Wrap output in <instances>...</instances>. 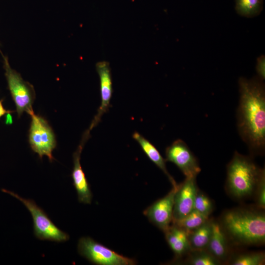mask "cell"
Here are the masks:
<instances>
[{
    "mask_svg": "<svg viewBox=\"0 0 265 265\" xmlns=\"http://www.w3.org/2000/svg\"><path fill=\"white\" fill-rule=\"evenodd\" d=\"M239 102L237 126L251 153L259 155L265 148V87L257 76L238 80Z\"/></svg>",
    "mask_w": 265,
    "mask_h": 265,
    "instance_id": "6da1fadb",
    "label": "cell"
},
{
    "mask_svg": "<svg viewBox=\"0 0 265 265\" xmlns=\"http://www.w3.org/2000/svg\"><path fill=\"white\" fill-rule=\"evenodd\" d=\"M222 221L225 230L236 242L247 245L265 242V215L262 210H231L224 213Z\"/></svg>",
    "mask_w": 265,
    "mask_h": 265,
    "instance_id": "7a4b0ae2",
    "label": "cell"
},
{
    "mask_svg": "<svg viewBox=\"0 0 265 265\" xmlns=\"http://www.w3.org/2000/svg\"><path fill=\"white\" fill-rule=\"evenodd\" d=\"M264 169L250 157L235 152L227 165L226 185L230 193L238 199L252 195Z\"/></svg>",
    "mask_w": 265,
    "mask_h": 265,
    "instance_id": "3957f363",
    "label": "cell"
},
{
    "mask_svg": "<svg viewBox=\"0 0 265 265\" xmlns=\"http://www.w3.org/2000/svg\"><path fill=\"white\" fill-rule=\"evenodd\" d=\"M2 55L5 76L18 116L20 117L24 112L31 115L34 113L32 108L35 99L34 87L24 80L21 75L11 67L7 56L3 54Z\"/></svg>",
    "mask_w": 265,
    "mask_h": 265,
    "instance_id": "277c9868",
    "label": "cell"
},
{
    "mask_svg": "<svg viewBox=\"0 0 265 265\" xmlns=\"http://www.w3.org/2000/svg\"><path fill=\"white\" fill-rule=\"evenodd\" d=\"M1 190L19 200L29 211L33 219L34 235L38 239L57 242H65L69 239V235L59 229L34 200L22 198L5 189Z\"/></svg>",
    "mask_w": 265,
    "mask_h": 265,
    "instance_id": "5b68a950",
    "label": "cell"
},
{
    "mask_svg": "<svg viewBox=\"0 0 265 265\" xmlns=\"http://www.w3.org/2000/svg\"><path fill=\"white\" fill-rule=\"evenodd\" d=\"M79 253L90 262L98 265H134L135 260L123 256L89 237H82L78 244Z\"/></svg>",
    "mask_w": 265,
    "mask_h": 265,
    "instance_id": "8992f818",
    "label": "cell"
},
{
    "mask_svg": "<svg viewBox=\"0 0 265 265\" xmlns=\"http://www.w3.org/2000/svg\"><path fill=\"white\" fill-rule=\"evenodd\" d=\"M30 116L31 121L28 134L30 146L41 159L46 156L52 162L54 159L52 153L56 146L54 133L43 117L34 113Z\"/></svg>",
    "mask_w": 265,
    "mask_h": 265,
    "instance_id": "52a82bcc",
    "label": "cell"
},
{
    "mask_svg": "<svg viewBox=\"0 0 265 265\" xmlns=\"http://www.w3.org/2000/svg\"><path fill=\"white\" fill-rule=\"evenodd\" d=\"M165 156V160L175 164L186 177H196L201 171L196 158L181 139L176 140L166 148Z\"/></svg>",
    "mask_w": 265,
    "mask_h": 265,
    "instance_id": "ba28073f",
    "label": "cell"
},
{
    "mask_svg": "<svg viewBox=\"0 0 265 265\" xmlns=\"http://www.w3.org/2000/svg\"><path fill=\"white\" fill-rule=\"evenodd\" d=\"M179 185L173 186L168 193L157 200L143 212L144 214L155 225L164 231L173 220L174 197Z\"/></svg>",
    "mask_w": 265,
    "mask_h": 265,
    "instance_id": "9c48e42d",
    "label": "cell"
},
{
    "mask_svg": "<svg viewBox=\"0 0 265 265\" xmlns=\"http://www.w3.org/2000/svg\"><path fill=\"white\" fill-rule=\"evenodd\" d=\"M197 191L196 177H186L179 185L174 197L172 222L181 220L193 210Z\"/></svg>",
    "mask_w": 265,
    "mask_h": 265,
    "instance_id": "30bf717a",
    "label": "cell"
},
{
    "mask_svg": "<svg viewBox=\"0 0 265 265\" xmlns=\"http://www.w3.org/2000/svg\"><path fill=\"white\" fill-rule=\"evenodd\" d=\"M100 83L101 104L95 116L89 129L90 131L100 122L103 115L108 111L113 92L112 78L109 64L107 61L98 62L96 65Z\"/></svg>",
    "mask_w": 265,
    "mask_h": 265,
    "instance_id": "8fae6325",
    "label": "cell"
},
{
    "mask_svg": "<svg viewBox=\"0 0 265 265\" xmlns=\"http://www.w3.org/2000/svg\"><path fill=\"white\" fill-rule=\"evenodd\" d=\"M88 137V135L84 133L80 144L73 154L74 167L72 173L73 185L77 192L78 200L84 204H90L92 198V193L80 161L83 145Z\"/></svg>",
    "mask_w": 265,
    "mask_h": 265,
    "instance_id": "7c38bea8",
    "label": "cell"
},
{
    "mask_svg": "<svg viewBox=\"0 0 265 265\" xmlns=\"http://www.w3.org/2000/svg\"><path fill=\"white\" fill-rule=\"evenodd\" d=\"M164 232L166 240L176 256H182L192 251L187 233L185 230L173 224Z\"/></svg>",
    "mask_w": 265,
    "mask_h": 265,
    "instance_id": "4fadbf2b",
    "label": "cell"
},
{
    "mask_svg": "<svg viewBox=\"0 0 265 265\" xmlns=\"http://www.w3.org/2000/svg\"><path fill=\"white\" fill-rule=\"evenodd\" d=\"M227 243L224 229L217 222L212 221V233L206 250L221 262L227 255Z\"/></svg>",
    "mask_w": 265,
    "mask_h": 265,
    "instance_id": "5bb4252c",
    "label": "cell"
},
{
    "mask_svg": "<svg viewBox=\"0 0 265 265\" xmlns=\"http://www.w3.org/2000/svg\"><path fill=\"white\" fill-rule=\"evenodd\" d=\"M132 138L138 142L147 157L166 175L172 186L177 185L175 180L166 169L165 159L163 158L157 148L138 132H135L133 133Z\"/></svg>",
    "mask_w": 265,
    "mask_h": 265,
    "instance_id": "9a60e30c",
    "label": "cell"
},
{
    "mask_svg": "<svg viewBox=\"0 0 265 265\" xmlns=\"http://www.w3.org/2000/svg\"><path fill=\"white\" fill-rule=\"evenodd\" d=\"M212 233V221L208 220L199 227L187 232L192 250L206 249Z\"/></svg>",
    "mask_w": 265,
    "mask_h": 265,
    "instance_id": "2e32d148",
    "label": "cell"
},
{
    "mask_svg": "<svg viewBox=\"0 0 265 265\" xmlns=\"http://www.w3.org/2000/svg\"><path fill=\"white\" fill-rule=\"evenodd\" d=\"M263 4L264 0H235V10L241 16L253 18L261 13Z\"/></svg>",
    "mask_w": 265,
    "mask_h": 265,
    "instance_id": "e0dca14e",
    "label": "cell"
},
{
    "mask_svg": "<svg viewBox=\"0 0 265 265\" xmlns=\"http://www.w3.org/2000/svg\"><path fill=\"white\" fill-rule=\"evenodd\" d=\"M208 220V216L193 210L183 218L173 222L187 233L202 226Z\"/></svg>",
    "mask_w": 265,
    "mask_h": 265,
    "instance_id": "ac0fdd59",
    "label": "cell"
},
{
    "mask_svg": "<svg viewBox=\"0 0 265 265\" xmlns=\"http://www.w3.org/2000/svg\"><path fill=\"white\" fill-rule=\"evenodd\" d=\"M265 261L263 252L243 253L235 257L230 262L232 265H263Z\"/></svg>",
    "mask_w": 265,
    "mask_h": 265,
    "instance_id": "d6986e66",
    "label": "cell"
},
{
    "mask_svg": "<svg viewBox=\"0 0 265 265\" xmlns=\"http://www.w3.org/2000/svg\"><path fill=\"white\" fill-rule=\"evenodd\" d=\"M194 251L188 260V263L192 265H218L221 262L206 249Z\"/></svg>",
    "mask_w": 265,
    "mask_h": 265,
    "instance_id": "ffe728a7",
    "label": "cell"
},
{
    "mask_svg": "<svg viewBox=\"0 0 265 265\" xmlns=\"http://www.w3.org/2000/svg\"><path fill=\"white\" fill-rule=\"evenodd\" d=\"M213 208L211 200L204 193L197 190L194 199L193 210L209 216Z\"/></svg>",
    "mask_w": 265,
    "mask_h": 265,
    "instance_id": "44dd1931",
    "label": "cell"
},
{
    "mask_svg": "<svg viewBox=\"0 0 265 265\" xmlns=\"http://www.w3.org/2000/svg\"><path fill=\"white\" fill-rule=\"evenodd\" d=\"M256 205L259 209L265 208V171L263 170L254 191Z\"/></svg>",
    "mask_w": 265,
    "mask_h": 265,
    "instance_id": "7402d4cb",
    "label": "cell"
},
{
    "mask_svg": "<svg viewBox=\"0 0 265 265\" xmlns=\"http://www.w3.org/2000/svg\"><path fill=\"white\" fill-rule=\"evenodd\" d=\"M256 71L257 77L262 80L265 79V56L262 54L257 59Z\"/></svg>",
    "mask_w": 265,
    "mask_h": 265,
    "instance_id": "603a6c76",
    "label": "cell"
},
{
    "mask_svg": "<svg viewBox=\"0 0 265 265\" xmlns=\"http://www.w3.org/2000/svg\"><path fill=\"white\" fill-rule=\"evenodd\" d=\"M12 111L6 110L3 106L2 100H0V118L5 114H9L10 113L12 112Z\"/></svg>",
    "mask_w": 265,
    "mask_h": 265,
    "instance_id": "cb8c5ba5",
    "label": "cell"
},
{
    "mask_svg": "<svg viewBox=\"0 0 265 265\" xmlns=\"http://www.w3.org/2000/svg\"></svg>",
    "mask_w": 265,
    "mask_h": 265,
    "instance_id": "d4e9b609",
    "label": "cell"
}]
</instances>
